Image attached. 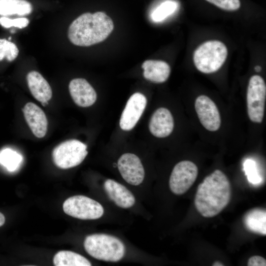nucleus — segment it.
Instances as JSON below:
<instances>
[{
	"label": "nucleus",
	"instance_id": "1",
	"mask_svg": "<svg viewBox=\"0 0 266 266\" xmlns=\"http://www.w3.org/2000/svg\"><path fill=\"white\" fill-rule=\"evenodd\" d=\"M231 194L228 178L222 171L216 169L199 185L194 200L196 208L204 217H214L228 205Z\"/></svg>",
	"mask_w": 266,
	"mask_h": 266
},
{
	"label": "nucleus",
	"instance_id": "2",
	"mask_svg": "<svg viewBox=\"0 0 266 266\" xmlns=\"http://www.w3.org/2000/svg\"><path fill=\"white\" fill-rule=\"evenodd\" d=\"M113 29L112 19L104 12H87L80 15L71 23L67 35L73 44L86 47L103 41Z\"/></svg>",
	"mask_w": 266,
	"mask_h": 266
},
{
	"label": "nucleus",
	"instance_id": "3",
	"mask_svg": "<svg viewBox=\"0 0 266 266\" xmlns=\"http://www.w3.org/2000/svg\"><path fill=\"white\" fill-rule=\"evenodd\" d=\"M84 247L94 258L109 262L121 260L126 253V247L118 238L105 233H95L86 237Z\"/></svg>",
	"mask_w": 266,
	"mask_h": 266
},
{
	"label": "nucleus",
	"instance_id": "4",
	"mask_svg": "<svg viewBox=\"0 0 266 266\" xmlns=\"http://www.w3.org/2000/svg\"><path fill=\"white\" fill-rule=\"evenodd\" d=\"M228 54V48L223 42L217 40H208L202 43L195 50L193 62L200 72L212 73L222 67Z\"/></svg>",
	"mask_w": 266,
	"mask_h": 266
},
{
	"label": "nucleus",
	"instance_id": "5",
	"mask_svg": "<svg viewBox=\"0 0 266 266\" xmlns=\"http://www.w3.org/2000/svg\"><path fill=\"white\" fill-rule=\"evenodd\" d=\"M87 145L77 139H69L59 144L52 152L55 165L62 169H68L80 165L88 154Z\"/></svg>",
	"mask_w": 266,
	"mask_h": 266
},
{
	"label": "nucleus",
	"instance_id": "6",
	"mask_svg": "<svg viewBox=\"0 0 266 266\" xmlns=\"http://www.w3.org/2000/svg\"><path fill=\"white\" fill-rule=\"evenodd\" d=\"M266 99V84L259 75H254L249 79L247 89L246 102L248 117L253 123L262 122L265 112Z\"/></svg>",
	"mask_w": 266,
	"mask_h": 266
},
{
	"label": "nucleus",
	"instance_id": "7",
	"mask_svg": "<svg viewBox=\"0 0 266 266\" xmlns=\"http://www.w3.org/2000/svg\"><path fill=\"white\" fill-rule=\"evenodd\" d=\"M64 212L81 220H96L104 214V208L98 201L82 195L72 196L64 202Z\"/></svg>",
	"mask_w": 266,
	"mask_h": 266
},
{
	"label": "nucleus",
	"instance_id": "8",
	"mask_svg": "<svg viewBox=\"0 0 266 266\" xmlns=\"http://www.w3.org/2000/svg\"><path fill=\"white\" fill-rule=\"evenodd\" d=\"M198 168L192 161L184 160L178 162L172 169L169 179V187L176 195L185 194L195 182Z\"/></svg>",
	"mask_w": 266,
	"mask_h": 266
},
{
	"label": "nucleus",
	"instance_id": "9",
	"mask_svg": "<svg viewBox=\"0 0 266 266\" xmlns=\"http://www.w3.org/2000/svg\"><path fill=\"white\" fill-rule=\"evenodd\" d=\"M195 109L200 123L207 131L216 132L220 128L221 119L215 103L208 96H198L195 101Z\"/></svg>",
	"mask_w": 266,
	"mask_h": 266
},
{
	"label": "nucleus",
	"instance_id": "10",
	"mask_svg": "<svg viewBox=\"0 0 266 266\" xmlns=\"http://www.w3.org/2000/svg\"><path fill=\"white\" fill-rule=\"evenodd\" d=\"M117 167L121 176L128 184L138 186L143 181L144 167L136 155L131 153L123 154L118 160Z\"/></svg>",
	"mask_w": 266,
	"mask_h": 266
},
{
	"label": "nucleus",
	"instance_id": "11",
	"mask_svg": "<svg viewBox=\"0 0 266 266\" xmlns=\"http://www.w3.org/2000/svg\"><path fill=\"white\" fill-rule=\"evenodd\" d=\"M147 104L145 96L140 93H135L128 100L119 121L120 128L125 131L132 130L143 114Z\"/></svg>",
	"mask_w": 266,
	"mask_h": 266
},
{
	"label": "nucleus",
	"instance_id": "12",
	"mask_svg": "<svg viewBox=\"0 0 266 266\" xmlns=\"http://www.w3.org/2000/svg\"><path fill=\"white\" fill-rule=\"evenodd\" d=\"M69 91L74 103L82 107H88L95 103L97 100L96 92L85 79L74 78L68 86Z\"/></svg>",
	"mask_w": 266,
	"mask_h": 266
},
{
	"label": "nucleus",
	"instance_id": "13",
	"mask_svg": "<svg viewBox=\"0 0 266 266\" xmlns=\"http://www.w3.org/2000/svg\"><path fill=\"white\" fill-rule=\"evenodd\" d=\"M174 126V119L170 111L166 108L157 109L151 116L148 128L151 133L158 138L169 136Z\"/></svg>",
	"mask_w": 266,
	"mask_h": 266
},
{
	"label": "nucleus",
	"instance_id": "14",
	"mask_svg": "<svg viewBox=\"0 0 266 266\" xmlns=\"http://www.w3.org/2000/svg\"><path fill=\"white\" fill-rule=\"evenodd\" d=\"M22 111L33 134L38 138L43 137L47 131L48 121L43 110L35 103L29 102L25 104Z\"/></svg>",
	"mask_w": 266,
	"mask_h": 266
},
{
	"label": "nucleus",
	"instance_id": "15",
	"mask_svg": "<svg viewBox=\"0 0 266 266\" xmlns=\"http://www.w3.org/2000/svg\"><path fill=\"white\" fill-rule=\"evenodd\" d=\"M104 190L109 199L118 207L130 208L135 203L133 193L125 186L111 179H106L103 184Z\"/></svg>",
	"mask_w": 266,
	"mask_h": 266
},
{
	"label": "nucleus",
	"instance_id": "16",
	"mask_svg": "<svg viewBox=\"0 0 266 266\" xmlns=\"http://www.w3.org/2000/svg\"><path fill=\"white\" fill-rule=\"evenodd\" d=\"M30 91L33 97L43 105L52 96V89L46 79L36 71H31L27 75Z\"/></svg>",
	"mask_w": 266,
	"mask_h": 266
},
{
	"label": "nucleus",
	"instance_id": "17",
	"mask_svg": "<svg viewBox=\"0 0 266 266\" xmlns=\"http://www.w3.org/2000/svg\"><path fill=\"white\" fill-rule=\"evenodd\" d=\"M143 75L147 80L156 83L166 82L170 73V67L166 62L157 60H148L142 64Z\"/></svg>",
	"mask_w": 266,
	"mask_h": 266
},
{
	"label": "nucleus",
	"instance_id": "18",
	"mask_svg": "<svg viewBox=\"0 0 266 266\" xmlns=\"http://www.w3.org/2000/svg\"><path fill=\"white\" fill-rule=\"evenodd\" d=\"M243 222L245 228L253 233L266 235V211L261 208H255L246 212Z\"/></svg>",
	"mask_w": 266,
	"mask_h": 266
},
{
	"label": "nucleus",
	"instance_id": "19",
	"mask_svg": "<svg viewBox=\"0 0 266 266\" xmlns=\"http://www.w3.org/2000/svg\"><path fill=\"white\" fill-rule=\"evenodd\" d=\"M33 10L30 2L26 0H0V15L24 16Z\"/></svg>",
	"mask_w": 266,
	"mask_h": 266
},
{
	"label": "nucleus",
	"instance_id": "20",
	"mask_svg": "<svg viewBox=\"0 0 266 266\" xmlns=\"http://www.w3.org/2000/svg\"><path fill=\"white\" fill-rule=\"evenodd\" d=\"M53 264L56 266H90L91 262L85 257L70 251H61L53 258Z\"/></svg>",
	"mask_w": 266,
	"mask_h": 266
},
{
	"label": "nucleus",
	"instance_id": "21",
	"mask_svg": "<svg viewBox=\"0 0 266 266\" xmlns=\"http://www.w3.org/2000/svg\"><path fill=\"white\" fill-rule=\"evenodd\" d=\"M177 4L171 0H167L161 3L153 12L151 18L153 21L159 22L172 14L176 9Z\"/></svg>",
	"mask_w": 266,
	"mask_h": 266
},
{
	"label": "nucleus",
	"instance_id": "22",
	"mask_svg": "<svg viewBox=\"0 0 266 266\" xmlns=\"http://www.w3.org/2000/svg\"><path fill=\"white\" fill-rule=\"evenodd\" d=\"M21 161V155L10 149H4L0 152V163L10 171L16 169Z\"/></svg>",
	"mask_w": 266,
	"mask_h": 266
},
{
	"label": "nucleus",
	"instance_id": "23",
	"mask_svg": "<svg viewBox=\"0 0 266 266\" xmlns=\"http://www.w3.org/2000/svg\"><path fill=\"white\" fill-rule=\"evenodd\" d=\"M19 50L13 42L5 39H0V61L6 58L11 62L17 57Z\"/></svg>",
	"mask_w": 266,
	"mask_h": 266
},
{
	"label": "nucleus",
	"instance_id": "24",
	"mask_svg": "<svg viewBox=\"0 0 266 266\" xmlns=\"http://www.w3.org/2000/svg\"><path fill=\"white\" fill-rule=\"evenodd\" d=\"M244 169L247 176L248 180L253 185H257L261 182V178L257 170L256 163L248 159L244 163Z\"/></svg>",
	"mask_w": 266,
	"mask_h": 266
},
{
	"label": "nucleus",
	"instance_id": "25",
	"mask_svg": "<svg viewBox=\"0 0 266 266\" xmlns=\"http://www.w3.org/2000/svg\"><path fill=\"white\" fill-rule=\"evenodd\" d=\"M217 7L226 11H233L240 7V0H206Z\"/></svg>",
	"mask_w": 266,
	"mask_h": 266
},
{
	"label": "nucleus",
	"instance_id": "26",
	"mask_svg": "<svg viewBox=\"0 0 266 266\" xmlns=\"http://www.w3.org/2000/svg\"><path fill=\"white\" fill-rule=\"evenodd\" d=\"M29 23V20L26 18H19L14 19L2 17L0 18V24L6 28L15 27L20 29L26 27Z\"/></svg>",
	"mask_w": 266,
	"mask_h": 266
},
{
	"label": "nucleus",
	"instance_id": "27",
	"mask_svg": "<svg viewBox=\"0 0 266 266\" xmlns=\"http://www.w3.org/2000/svg\"><path fill=\"white\" fill-rule=\"evenodd\" d=\"M248 266H266V259L260 256H253L251 257L248 261Z\"/></svg>",
	"mask_w": 266,
	"mask_h": 266
},
{
	"label": "nucleus",
	"instance_id": "28",
	"mask_svg": "<svg viewBox=\"0 0 266 266\" xmlns=\"http://www.w3.org/2000/svg\"><path fill=\"white\" fill-rule=\"evenodd\" d=\"M5 220L4 215L0 212V227L4 224Z\"/></svg>",
	"mask_w": 266,
	"mask_h": 266
},
{
	"label": "nucleus",
	"instance_id": "29",
	"mask_svg": "<svg viewBox=\"0 0 266 266\" xmlns=\"http://www.w3.org/2000/svg\"><path fill=\"white\" fill-rule=\"evenodd\" d=\"M212 266H224V265L222 262H221L220 261H216L214 262L212 264Z\"/></svg>",
	"mask_w": 266,
	"mask_h": 266
},
{
	"label": "nucleus",
	"instance_id": "30",
	"mask_svg": "<svg viewBox=\"0 0 266 266\" xmlns=\"http://www.w3.org/2000/svg\"><path fill=\"white\" fill-rule=\"evenodd\" d=\"M255 70L257 72H260L261 70V67L260 66H256L254 67Z\"/></svg>",
	"mask_w": 266,
	"mask_h": 266
}]
</instances>
